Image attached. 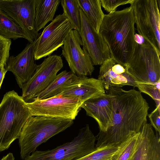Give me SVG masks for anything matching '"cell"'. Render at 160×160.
<instances>
[{
	"instance_id": "16",
	"label": "cell",
	"mask_w": 160,
	"mask_h": 160,
	"mask_svg": "<svg viewBox=\"0 0 160 160\" xmlns=\"http://www.w3.org/2000/svg\"><path fill=\"white\" fill-rule=\"evenodd\" d=\"M81 107L85 110L87 115L97 121L100 132L106 131L111 122L113 110L111 97L108 92L87 100L82 104Z\"/></svg>"
},
{
	"instance_id": "20",
	"label": "cell",
	"mask_w": 160,
	"mask_h": 160,
	"mask_svg": "<svg viewBox=\"0 0 160 160\" xmlns=\"http://www.w3.org/2000/svg\"><path fill=\"white\" fill-rule=\"evenodd\" d=\"M79 77L71 71H63L57 75L47 87L36 98L42 99L57 96L64 88L73 83Z\"/></svg>"
},
{
	"instance_id": "10",
	"label": "cell",
	"mask_w": 160,
	"mask_h": 160,
	"mask_svg": "<svg viewBox=\"0 0 160 160\" xmlns=\"http://www.w3.org/2000/svg\"><path fill=\"white\" fill-rule=\"evenodd\" d=\"M63 67L61 57L56 55L48 56L37 65L31 78L22 86V97L24 101L27 102L35 98L53 81Z\"/></svg>"
},
{
	"instance_id": "1",
	"label": "cell",
	"mask_w": 160,
	"mask_h": 160,
	"mask_svg": "<svg viewBox=\"0 0 160 160\" xmlns=\"http://www.w3.org/2000/svg\"><path fill=\"white\" fill-rule=\"evenodd\" d=\"M113 110L111 122L105 132L96 136V148L118 145L130 135L139 132L147 122L148 104L140 92L110 88Z\"/></svg>"
},
{
	"instance_id": "7",
	"label": "cell",
	"mask_w": 160,
	"mask_h": 160,
	"mask_svg": "<svg viewBox=\"0 0 160 160\" xmlns=\"http://www.w3.org/2000/svg\"><path fill=\"white\" fill-rule=\"evenodd\" d=\"M127 67L138 82L153 83L160 80V55L146 41L137 43Z\"/></svg>"
},
{
	"instance_id": "4",
	"label": "cell",
	"mask_w": 160,
	"mask_h": 160,
	"mask_svg": "<svg viewBox=\"0 0 160 160\" xmlns=\"http://www.w3.org/2000/svg\"><path fill=\"white\" fill-rule=\"evenodd\" d=\"M26 102L13 90L4 95L0 103V152L19 138L22 127L32 116Z\"/></svg>"
},
{
	"instance_id": "14",
	"label": "cell",
	"mask_w": 160,
	"mask_h": 160,
	"mask_svg": "<svg viewBox=\"0 0 160 160\" xmlns=\"http://www.w3.org/2000/svg\"><path fill=\"white\" fill-rule=\"evenodd\" d=\"M35 43L36 40L29 42L18 55L10 56L5 66L7 71L13 74L21 88L31 78L37 65L34 57Z\"/></svg>"
},
{
	"instance_id": "30",
	"label": "cell",
	"mask_w": 160,
	"mask_h": 160,
	"mask_svg": "<svg viewBox=\"0 0 160 160\" xmlns=\"http://www.w3.org/2000/svg\"><path fill=\"white\" fill-rule=\"evenodd\" d=\"M7 72L5 65L3 64L0 65V89Z\"/></svg>"
},
{
	"instance_id": "8",
	"label": "cell",
	"mask_w": 160,
	"mask_h": 160,
	"mask_svg": "<svg viewBox=\"0 0 160 160\" xmlns=\"http://www.w3.org/2000/svg\"><path fill=\"white\" fill-rule=\"evenodd\" d=\"M84 102L72 97L58 96L45 99L35 98L26 102L32 116H42L73 120L81 110Z\"/></svg>"
},
{
	"instance_id": "24",
	"label": "cell",
	"mask_w": 160,
	"mask_h": 160,
	"mask_svg": "<svg viewBox=\"0 0 160 160\" xmlns=\"http://www.w3.org/2000/svg\"><path fill=\"white\" fill-rule=\"evenodd\" d=\"M63 13L68 18L73 29L78 32L81 29V22L80 7L78 0H60Z\"/></svg>"
},
{
	"instance_id": "27",
	"label": "cell",
	"mask_w": 160,
	"mask_h": 160,
	"mask_svg": "<svg viewBox=\"0 0 160 160\" xmlns=\"http://www.w3.org/2000/svg\"><path fill=\"white\" fill-rule=\"evenodd\" d=\"M11 43V39L0 35V65H6L10 57Z\"/></svg>"
},
{
	"instance_id": "25",
	"label": "cell",
	"mask_w": 160,
	"mask_h": 160,
	"mask_svg": "<svg viewBox=\"0 0 160 160\" xmlns=\"http://www.w3.org/2000/svg\"><path fill=\"white\" fill-rule=\"evenodd\" d=\"M119 144L97 148L91 153L75 160H111Z\"/></svg>"
},
{
	"instance_id": "17",
	"label": "cell",
	"mask_w": 160,
	"mask_h": 160,
	"mask_svg": "<svg viewBox=\"0 0 160 160\" xmlns=\"http://www.w3.org/2000/svg\"><path fill=\"white\" fill-rule=\"evenodd\" d=\"M159 135L145 123L139 131L136 150L130 160H160Z\"/></svg>"
},
{
	"instance_id": "26",
	"label": "cell",
	"mask_w": 160,
	"mask_h": 160,
	"mask_svg": "<svg viewBox=\"0 0 160 160\" xmlns=\"http://www.w3.org/2000/svg\"><path fill=\"white\" fill-rule=\"evenodd\" d=\"M137 87L141 92L151 97L155 102L157 107L160 106V80L153 83L138 82Z\"/></svg>"
},
{
	"instance_id": "31",
	"label": "cell",
	"mask_w": 160,
	"mask_h": 160,
	"mask_svg": "<svg viewBox=\"0 0 160 160\" xmlns=\"http://www.w3.org/2000/svg\"><path fill=\"white\" fill-rule=\"evenodd\" d=\"M1 160H15V159L12 153H9L3 157Z\"/></svg>"
},
{
	"instance_id": "13",
	"label": "cell",
	"mask_w": 160,
	"mask_h": 160,
	"mask_svg": "<svg viewBox=\"0 0 160 160\" xmlns=\"http://www.w3.org/2000/svg\"><path fill=\"white\" fill-rule=\"evenodd\" d=\"M81 29L79 33L82 46L90 56L93 65H101L111 58L108 46L103 38L97 32L80 8Z\"/></svg>"
},
{
	"instance_id": "6",
	"label": "cell",
	"mask_w": 160,
	"mask_h": 160,
	"mask_svg": "<svg viewBox=\"0 0 160 160\" xmlns=\"http://www.w3.org/2000/svg\"><path fill=\"white\" fill-rule=\"evenodd\" d=\"M159 0H134L132 8L138 33L160 55Z\"/></svg>"
},
{
	"instance_id": "3",
	"label": "cell",
	"mask_w": 160,
	"mask_h": 160,
	"mask_svg": "<svg viewBox=\"0 0 160 160\" xmlns=\"http://www.w3.org/2000/svg\"><path fill=\"white\" fill-rule=\"evenodd\" d=\"M73 123V120L42 116H31L22 127L19 143L22 159L34 152L40 144L65 130Z\"/></svg>"
},
{
	"instance_id": "5",
	"label": "cell",
	"mask_w": 160,
	"mask_h": 160,
	"mask_svg": "<svg viewBox=\"0 0 160 160\" xmlns=\"http://www.w3.org/2000/svg\"><path fill=\"white\" fill-rule=\"evenodd\" d=\"M96 139L87 124L71 141L52 150L35 151L24 160H75L95 151Z\"/></svg>"
},
{
	"instance_id": "23",
	"label": "cell",
	"mask_w": 160,
	"mask_h": 160,
	"mask_svg": "<svg viewBox=\"0 0 160 160\" xmlns=\"http://www.w3.org/2000/svg\"><path fill=\"white\" fill-rule=\"evenodd\" d=\"M139 135V132L132 134L121 143L111 160H130L136 150Z\"/></svg>"
},
{
	"instance_id": "12",
	"label": "cell",
	"mask_w": 160,
	"mask_h": 160,
	"mask_svg": "<svg viewBox=\"0 0 160 160\" xmlns=\"http://www.w3.org/2000/svg\"><path fill=\"white\" fill-rule=\"evenodd\" d=\"M0 9L22 28L29 42L40 35L35 28L34 0H0Z\"/></svg>"
},
{
	"instance_id": "18",
	"label": "cell",
	"mask_w": 160,
	"mask_h": 160,
	"mask_svg": "<svg viewBox=\"0 0 160 160\" xmlns=\"http://www.w3.org/2000/svg\"><path fill=\"white\" fill-rule=\"evenodd\" d=\"M105 93L101 80L87 77H80L73 83L64 88L57 96L75 97L81 99L84 102Z\"/></svg>"
},
{
	"instance_id": "11",
	"label": "cell",
	"mask_w": 160,
	"mask_h": 160,
	"mask_svg": "<svg viewBox=\"0 0 160 160\" xmlns=\"http://www.w3.org/2000/svg\"><path fill=\"white\" fill-rule=\"evenodd\" d=\"M82 43L79 32L72 29L66 37L62 47V55L65 58L71 72L78 76H90L94 70L91 58Z\"/></svg>"
},
{
	"instance_id": "22",
	"label": "cell",
	"mask_w": 160,
	"mask_h": 160,
	"mask_svg": "<svg viewBox=\"0 0 160 160\" xmlns=\"http://www.w3.org/2000/svg\"><path fill=\"white\" fill-rule=\"evenodd\" d=\"M0 35L14 40L23 38L29 39L22 28L11 17L0 9Z\"/></svg>"
},
{
	"instance_id": "9",
	"label": "cell",
	"mask_w": 160,
	"mask_h": 160,
	"mask_svg": "<svg viewBox=\"0 0 160 160\" xmlns=\"http://www.w3.org/2000/svg\"><path fill=\"white\" fill-rule=\"evenodd\" d=\"M73 28L62 13L57 16L45 27L36 40L34 57L35 60L49 56L63 45Z\"/></svg>"
},
{
	"instance_id": "2",
	"label": "cell",
	"mask_w": 160,
	"mask_h": 160,
	"mask_svg": "<svg viewBox=\"0 0 160 160\" xmlns=\"http://www.w3.org/2000/svg\"><path fill=\"white\" fill-rule=\"evenodd\" d=\"M135 24L130 6L105 15L99 31L108 46L111 58L127 67L138 43Z\"/></svg>"
},
{
	"instance_id": "28",
	"label": "cell",
	"mask_w": 160,
	"mask_h": 160,
	"mask_svg": "<svg viewBox=\"0 0 160 160\" xmlns=\"http://www.w3.org/2000/svg\"><path fill=\"white\" fill-rule=\"evenodd\" d=\"M134 0H100L101 6L107 12L110 13L116 11L120 5L132 4Z\"/></svg>"
},
{
	"instance_id": "15",
	"label": "cell",
	"mask_w": 160,
	"mask_h": 160,
	"mask_svg": "<svg viewBox=\"0 0 160 160\" xmlns=\"http://www.w3.org/2000/svg\"><path fill=\"white\" fill-rule=\"evenodd\" d=\"M98 79L101 81L106 90L112 87L125 85L135 87L138 83L129 72L127 66L117 62L111 58L101 65Z\"/></svg>"
},
{
	"instance_id": "29",
	"label": "cell",
	"mask_w": 160,
	"mask_h": 160,
	"mask_svg": "<svg viewBox=\"0 0 160 160\" xmlns=\"http://www.w3.org/2000/svg\"><path fill=\"white\" fill-rule=\"evenodd\" d=\"M151 125L155 129L156 132L160 134V106L156 108L148 115Z\"/></svg>"
},
{
	"instance_id": "19",
	"label": "cell",
	"mask_w": 160,
	"mask_h": 160,
	"mask_svg": "<svg viewBox=\"0 0 160 160\" xmlns=\"http://www.w3.org/2000/svg\"><path fill=\"white\" fill-rule=\"evenodd\" d=\"M60 0H34L35 28L38 32L53 19Z\"/></svg>"
},
{
	"instance_id": "21",
	"label": "cell",
	"mask_w": 160,
	"mask_h": 160,
	"mask_svg": "<svg viewBox=\"0 0 160 160\" xmlns=\"http://www.w3.org/2000/svg\"><path fill=\"white\" fill-rule=\"evenodd\" d=\"M82 9L89 21L98 32L105 14L101 8L100 0H78Z\"/></svg>"
}]
</instances>
